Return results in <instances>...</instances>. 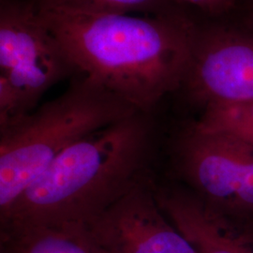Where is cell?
Segmentation results:
<instances>
[{
  "mask_svg": "<svg viewBox=\"0 0 253 253\" xmlns=\"http://www.w3.org/2000/svg\"><path fill=\"white\" fill-rule=\"evenodd\" d=\"M77 73L36 3L0 9V126L37 108L53 85Z\"/></svg>",
  "mask_w": 253,
  "mask_h": 253,
  "instance_id": "4",
  "label": "cell"
},
{
  "mask_svg": "<svg viewBox=\"0 0 253 253\" xmlns=\"http://www.w3.org/2000/svg\"><path fill=\"white\" fill-rule=\"evenodd\" d=\"M153 126L136 112L65 150L25 190L0 225L87 224L149 179Z\"/></svg>",
  "mask_w": 253,
  "mask_h": 253,
  "instance_id": "2",
  "label": "cell"
},
{
  "mask_svg": "<svg viewBox=\"0 0 253 253\" xmlns=\"http://www.w3.org/2000/svg\"><path fill=\"white\" fill-rule=\"evenodd\" d=\"M183 83L207 107L253 101V38L196 36Z\"/></svg>",
  "mask_w": 253,
  "mask_h": 253,
  "instance_id": "7",
  "label": "cell"
},
{
  "mask_svg": "<svg viewBox=\"0 0 253 253\" xmlns=\"http://www.w3.org/2000/svg\"><path fill=\"white\" fill-rule=\"evenodd\" d=\"M84 225L109 253H197L164 215L150 179Z\"/></svg>",
  "mask_w": 253,
  "mask_h": 253,
  "instance_id": "6",
  "label": "cell"
},
{
  "mask_svg": "<svg viewBox=\"0 0 253 253\" xmlns=\"http://www.w3.org/2000/svg\"><path fill=\"white\" fill-rule=\"evenodd\" d=\"M0 253H109L84 224L0 227Z\"/></svg>",
  "mask_w": 253,
  "mask_h": 253,
  "instance_id": "9",
  "label": "cell"
},
{
  "mask_svg": "<svg viewBox=\"0 0 253 253\" xmlns=\"http://www.w3.org/2000/svg\"><path fill=\"white\" fill-rule=\"evenodd\" d=\"M156 196L164 215L197 253H253V247L231 230L222 215L198 196L158 189Z\"/></svg>",
  "mask_w": 253,
  "mask_h": 253,
  "instance_id": "8",
  "label": "cell"
},
{
  "mask_svg": "<svg viewBox=\"0 0 253 253\" xmlns=\"http://www.w3.org/2000/svg\"><path fill=\"white\" fill-rule=\"evenodd\" d=\"M193 126L204 132L231 136L253 145V101L208 105Z\"/></svg>",
  "mask_w": 253,
  "mask_h": 253,
  "instance_id": "10",
  "label": "cell"
},
{
  "mask_svg": "<svg viewBox=\"0 0 253 253\" xmlns=\"http://www.w3.org/2000/svg\"><path fill=\"white\" fill-rule=\"evenodd\" d=\"M183 1L209 11H216L218 9H222L231 2V0H183Z\"/></svg>",
  "mask_w": 253,
  "mask_h": 253,
  "instance_id": "12",
  "label": "cell"
},
{
  "mask_svg": "<svg viewBox=\"0 0 253 253\" xmlns=\"http://www.w3.org/2000/svg\"><path fill=\"white\" fill-rule=\"evenodd\" d=\"M175 151L182 174L209 208L221 215L253 216V145L192 124Z\"/></svg>",
  "mask_w": 253,
  "mask_h": 253,
  "instance_id": "5",
  "label": "cell"
},
{
  "mask_svg": "<svg viewBox=\"0 0 253 253\" xmlns=\"http://www.w3.org/2000/svg\"><path fill=\"white\" fill-rule=\"evenodd\" d=\"M37 7L77 73L138 111L149 114L183 84L196 41L183 19Z\"/></svg>",
  "mask_w": 253,
  "mask_h": 253,
  "instance_id": "1",
  "label": "cell"
},
{
  "mask_svg": "<svg viewBox=\"0 0 253 253\" xmlns=\"http://www.w3.org/2000/svg\"><path fill=\"white\" fill-rule=\"evenodd\" d=\"M136 112L83 75L57 98L0 126V217L65 150Z\"/></svg>",
  "mask_w": 253,
  "mask_h": 253,
  "instance_id": "3",
  "label": "cell"
},
{
  "mask_svg": "<svg viewBox=\"0 0 253 253\" xmlns=\"http://www.w3.org/2000/svg\"><path fill=\"white\" fill-rule=\"evenodd\" d=\"M167 0H38L36 5L43 8L66 9L96 13H164Z\"/></svg>",
  "mask_w": 253,
  "mask_h": 253,
  "instance_id": "11",
  "label": "cell"
}]
</instances>
